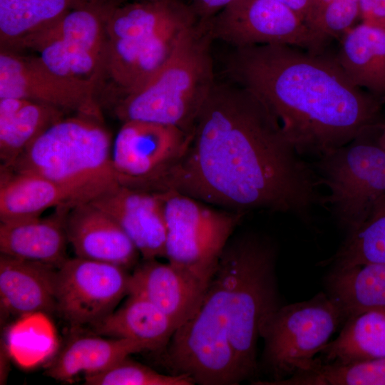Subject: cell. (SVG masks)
<instances>
[{"label":"cell","instance_id":"1","mask_svg":"<svg viewBox=\"0 0 385 385\" xmlns=\"http://www.w3.org/2000/svg\"><path fill=\"white\" fill-rule=\"evenodd\" d=\"M322 186L257 94L215 82L185 152L155 192L172 190L232 212L266 210L307 222L323 206Z\"/></svg>","mask_w":385,"mask_h":385},{"label":"cell","instance_id":"2","mask_svg":"<svg viewBox=\"0 0 385 385\" xmlns=\"http://www.w3.org/2000/svg\"><path fill=\"white\" fill-rule=\"evenodd\" d=\"M276 255L260 234L231 237L200 307L167 345L173 374L202 385H237L256 374L262 326L279 306Z\"/></svg>","mask_w":385,"mask_h":385},{"label":"cell","instance_id":"3","mask_svg":"<svg viewBox=\"0 0 385 385\" xmlns=\"http://www.w3.org/2000/svg\"><path fill=\"white\" fill-rule=\"evenodd\" d=\"M225 71L257 94L300 155L319 157L382 120L384 103L356 86L335 56L282 44L235 48Z\"/></svg>","mask_w":385,"mask_h":385},{"label":"cell","instance_id":"4","mask_svg":"<svg viewBox=\"0 0 385 385\" xmlns=\"http://www.w3.org/2000/svg\"><path fill=\"white\" fill-rule=\"evenodd\" d=\"M113 143L100 113L80 112L52 125L6 168L52 181L73 207L91 202L119 185Z\"/></svg>","mask_w":385,"mask_h":385},{"label":"cell","instance_id":"5","mask_svg":"<svg viewBox=\"0 0 385 385\" xmlns=\"http://www.w3.org/2000/svg\"><path fill=\"white\" fill-rule=\"evenodd\" d=\"M198 19L179 0L122 4L108 19L105 71L121 97L143 86L166 63Z\"/></svg>","mask_w":385,"mask_h":385},{"label":"cell","instance_id":"6","mask_svg":"<svg viewBox=\"0 0 385 385\" xmlns=\"http://www.w3.org/2000/svg\"><path fill=\"white\" fill-rule=\"evenodd\" d=\"M212 40L205 22L188 28L162 68L140 88L118 99L117 118L172 125L192 134L215 83Z\"/></svg>","mask_w":385,"mask_h":385},{"label":"cell","instance_id":"7","mask_svg":"<svg viewBox=\"0 0 385 385\" xmlns=\"http://www.w3.org/2000/svg\"><path fill=\"white\" fill-rule=\"evenodd\" d=\"M346 319L337 303L320 292L311 299L279 306L265 319L260 332L264 361L280 381L311 368L330 337Z\"/></svg>","mask_w":385,"mask_h":385},{"label":"cell","instance_id":"8","mask_svg":"<svg viewBox=\"0 0 385 385\" xmlns=\"http://www.w3.org/2000/svg\"><path fill=\"white\" fill-rule=\"evenodd\" d=\"M371 131L318 157L314 165L327 190L323 206L347 235L362 224L373 204L385 195V151Z\"/></svg>","mask_w":385,"mask_h":385},{"label":"cell","instance_id":"9","mask_svg":"<svg viewBox=\"0 0 385 385\" xmlns=\"http://www.w3.org/2000/svg\"><path fill=\"white\" fill-rule=\"evenodd\" d=\"M123 0H93L24 38L13 51L31 49L53 72L97 82L105 71L108 17Z\"/></svg>","mask_w":385,"mask_h":385},{"label":"cell","instance_id":"10","mask_svg":"<svg viewBox=\"0 0 385 385\" xmlns=\"http://www.w3.org/2000/svg\"><path fill=\"white\" fill-rule=\"evenodd\" d=\"M160 193L166 225L165 257L210 282L245 214L217 209L172 190Z\"/></svg>","mask_w":385,"mask_h":385},{"label":"cell","instance_id":"11","mask_svg":"<svg viewBox=\"0 0 385 385\" xmlns=\"http://www.w3.org/2000/svg\"><path fill=\"white\" fill-rule=\"evenodd\" d=\"M191 138L192 134L172 125L143 120L123 122L112 148L118 184L153 192L181 158Z\"/></svg>","mask_w":385,"mask_h":385},{"label":"cell","instance_id":"12","mask_svg":"<svg viewBox=\"0 0 385 385\" xmlns=\"http://www.w3.org/2000/svg\"><path fill=\"white\" fill-rule=\"evenodd\" d=\"M205 22L213 40L235 48L282 44L324 51L306 23L277 0H235Z\"/></svg>","mask_w":385,"mask_h":385},{"label":"cell","instance_id":"13","mask_svg":"<svg viewBox=\"0 0 385 385\" xmlns=\"http://www.w3.org/2000/svg\"><path fill=\"white\" fill-rule=\"evenodd\" d=\"M130 273L115 265L78 257L57 269L56 312L76 327H91L128 294Z\"/></svg>","mask_w":385,"mask_h":385},{"label":"cell","instance_id":"14","mask_svg":"<svg viewBox=\"0 0 385 385\" xmlns=\"http://www.w3.org/2000/svg\"><path fill=\"white\" fill-rule=\"evenodd\" d=\"M97 82L68 78L48 68L36 56L0 52V98H21L63 111L100 113L94 101Z\"/></svg>","mask_w":385,"mask_h":385},{"label":"cell","instance_id":"15","mask_svg":"<svg viewBox=\"0 0 385 385\" xmlns=\"http://www.w3.org/2000/svg\"><path fill=\"white\" fill-rule=\"evenodd\" d=\"M209 282L168 262L143 259L130 274L128 295L154 304L178 329L196 312Z\"/></svg>","mask_w":385,"mask_h":385},{"label":"cell","instance_id":"16","mask_svg":"<svg viewBox=\"0 0 385 385\" xmlns=\"http://www.w3.org/2000/svg\"><path fill=\"white\" fill-rule=\"evenodd\" d=\"M91 202L115 220L143 259L165 257L166 225L160 192L118 185Z\"/></svg>","mask_w":385,"mask_h":385},{"label":"cell","instance_id":"17","mask_svg":"<svg viewBox=\"0 0 385 385\" xmlns=\"http://www.w3.org/2000/svg\"><path fill=\"white\" fill-rule=\"evenodd\" d=\"M65 227L76 257L126 270L138 263L140 254L129 237L114 219L92 202L71 207Z\"/></svg>","mask_w":385,"mask_h":385},{"label":"cell","instance_id":"18","mask_svg":"<svg viewBox=\"0 0 385 385\" xmlns=\"http://www.w3.org/2000/svg\"><path fill=\"white\" fill-rule=\"evenodd\" d=\"M57 268L0 255V300L4 312L18 317L56 312Z\"/></svg>","mask_w":385,"mask_h":385},{"label":"cell","instance_id":"19","mask_svg":"<svg viewBox=\"0 0 385 385\" xmlns=\"http://www.w3.org/2000/svg\"><path fill=\"white\" fill-rule=\"evenodd\" d=\"M71 207H57L43 218L0 222L1 254L59 268L68 259L65 220Z\"/></svg>","mask_w":385,"mask_h":385},{"label":"cell","instance_id":"20","mask_svg":"<svg viewBox=\"0 0 385 385\" xmlns=\"http://www.w3.org/2000/svg\"><path fill=\"white\" fill-rule=\"evenodd\" d=\"M336 60L357 87L385 103V29L362 22L342 38Z\"/></svg>","mask_w":385,"mask_h":385},{"label":"cell","instance_id":"21","mask_svg":"<svg viewBox=\"0 0 385 385\" xmlns=\"http://www.w3.org/2000/svg\"><path fill=\"white\" fill-rule=\"evenodd\" d=\"M65 117L56 107L21 98H0L1 168H10L48 128Z\"/></svg>","mask_w":385,"mask_h":385},{"label":"cell","instance_id":"22","mask_svg":"<svg viewBox=\"0 0 385 385\" xmlns=\"http://www.w3.org/2000/svg\"><path fill=\"white\" fill-rule=\"evenodd\" d=\"M92 328L97 335L137 342L148 351L167 346L177 329L173 321L157 306L145 298L130 294L121 307Z\"/></svg>","mask_w":385,"mask_h":385},{"label":"cell","instance_id":"23","mask_svg":"<svg viewBox=\"0 0 385 385\" xmlns=\"http://www.w3.org/2000/svg\"><path fill=\"white\" fill-rule=\"evenodd\" d=\"M145 351H148L145 345L130 339L78 337L54 356L46 374L58 381H68L81 373L103 371L132 354Z\"/></svg>","mask_w":385,"mask_h":385},{"label":"cell","instance_id":"24","mask_svg":"<svg viewBox=\"0 0 385 385\" xmlns=\"http://www.w3.org/2000/svg\"><path fill=\"white\" fill-rule=\"evenodd\" d=\"M71 207L66 193L52 181L30 173L0 170V222L41 217L46 210Z\"/></svg>","mask_w":385,"mask_h":385},{"label":"cell","instance_id":"25","mask_svg":"<svg viewBox=\"0 0 385 385\" xmlns=\"http://www.w3.org/2000/svg\"><path fill=\"white\" fill-rule=\"evenodd\" d=\"M327 289L346 319L385 308V262L333 268L327 278Z\"/></svg>","mask_w":385,"mask_h":385},{"label":"cell","instance_id":"26","mask_svg":"<svg viewBox=\"0 0 385 385\" xmlns=\"http://www.w3.org/2000/svg\"><path fill=\"white\" fill-rule=\"evenodd\" d=\"M320 353L324 362L349 363L385 358V308L348 317L337 337Z\"/></svg>","mask_w":385,"mask_h":385},{"label":"cell","instance_id":"27","mask_svg":"<svg viewBox=\"0 0 385 385\" xmlns=\"http://www.w3.org/2000/svg\"><path fill=\"white\" fill-rule=\"evenodd\" d=\"M92 1L0 0L1 50H14L26 36Z\"/></svg>","mask_w":385,"mask_h":385},{"label":"cell","instance_id":"28","mask_svg":"<svg viewBox=\"0 0 385 385\" xmlns=\"http://www.w3.org/2000/svg\"><path fill=\"white\" fill-rule=\"evenodd\" d=\"M260 385H385V358L349 363L316 359L309 369L277 381H257Z\"/></svg>","mask_w":385,"mask_h":385},{"label":"cell","instance_id":"29","mask_svg":"<svg viewBox=\"0 0 385 385\" xmlns=\"http://www.w3.org/2000/svg\"><path fill=\"white\" fill-rule=\"evenodd\" d=\"M332 260L333 268L385 262V195L373 204L362 224L347 235Z\"/></svg>","mask_w":385,"mask_h":385},{"label":"cell","instance_id":"30","mask_svg":"<svg viewBox=\"0 0 385 385\" xmlns=\"http://www.w3.org/2000/svg\"><path fill=\"white\" fill-rule=\"evenodd\" d=\"M187 374H164L132 360L128 356L107 369L85 375L87 385H193Z\"/></svg>","mask_w":385,"mask_h":385},{"label":"cell","instance_id":"31","mask_svg":"<svg viewBox=\"0 0 385 385\" xmlns=\"http://www.w3.org/2000/svg\"><path fill=\"white\" fill-rule=\"evenodd\" d=\"M360 14V0H332L309 28L325 46L332 38H341L353 27Z\"/></svg>","mask_w":385,"mask_h":385},{"label":"cell","instance_id":"32","mask_svg":"<svg viewBox=\"0 0 385 385\" xmlns=\"http://www.w3.org/2000/svg\"><path fill=\"white\" fill-rule=\"evenodd\" d=\"M362 22L385 29V0H360Z\"/></svg>","mask_w":385,"mask_h":385},{"label":"cell","instance_id":"33","mask_svg":"<svg viewBox=\"0 0 385 385\" xmlns=\"http://www.w3.org/2000/svg\"><path fill=\"white\" fill-rule=\"evenodd\" d=\"M235 0H192V7L198 21L205 22Z\"/></svg>","mask_w":385,"mask_h":385},{"label":"cell","instance_id":"34","mask_svg":"<svg viewBox=\"0 0 385 385\" xmlns=\"http://www.w3.org/2000/svg\"><path fill=\"white\" fill-rule=\"evenodd\" d=\"M294 11L304 22L312 0H277Z\"/></svg>","mask_w":385,"mask_h":385},{"label":"cell","instance_id":"35","mask_svg":"<svg viewBox=\"0 0 385 385\" xmlns=\"http://www.w3.org/2000/svg\"><path fill=\"white\" fill-rule=\"evenodd\" d=\"M371 133L376 143L385 151V121L376 125Z\"/></svg>","mask_w":385,"mask_h":385},{"label":"cell","instance_id":"36","mask_svg":"<svg viewBox=\"0 0 385 385\" xmlns=\"http://www.w3.org/2000/svg\"><path fill=\"white\" fill-rule=\"evenodd\" d=\"M141 1H163V0H141Z\"/></svg>","mask_w":385,"mask_h":385}]
</instances>
